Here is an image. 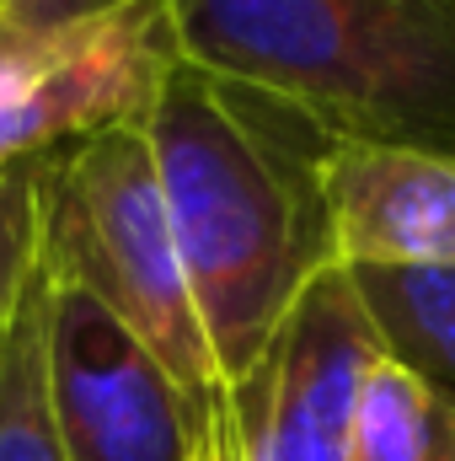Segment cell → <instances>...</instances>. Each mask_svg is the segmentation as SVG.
<instances>
[{
  "label": "cell",
  "instance_id": "cell-14",
  "mask_svg": "<svg viewBox=\"0 0 455 461\" xmlns=\"http://www.w3.org/2000/svg\"><path fill=\"white\" fill-rule=\"evenodd\" d=\"M0 339H5V328H0Z\"/></svg>",
  "mask_w": 455,
  "mask_h": 461
},
{
  "label": "cell",
  "instance_id": "cell-11",
  "mask_svg": "<svg viewBox=\"0 0 455 461\" xmlns=\"http://www.w3.org/2000/svg\"><path fill=\"white\" fill-rule=\"evenodd\" d=\"M38 183H43V156L0 167V328L11 322L22 285L38 263Z\"/></svg>",
  "mask_w": 455,
  "mask_h": 461
},
{
  "label": "cell",
  "instance_id": "cell-13",
  "mask_svg": "<svg viewBox=\"0 0 455 461\" xmlns=\"http://www.w3.org/2000/svg\"><path fill=\"white\" fill-rule=\"evenodd\" d=\"M118 5H129V0H0V27L43 32V27H65V22H81V16L118 11Z\"/></svg>",
  "mask_w": 455,
  "mask_h": 461
},
{
  "label": "cell",
  "instance_id": "cell-8",
  "mask_svg": "<svg viewBox=\"0 0 455 461\" xmlns=\"http://www.w3.org/2000/svg\"><path fill=\"white\" fill-rule=\"evenodd\" d=\"M353 461H455V386L380 354L359 381Z\"/></svg>",
  "mask_w": 455,
  "mask_h": 461
},
{
  "label": "cell",
  "instance_id": "cell-2",
  "mask_svg": "<svg viewBox=\"0 0 455 461\" xmlns=\"http://www.w3.org/2000/svg\"><path fill=\"white\" fill-rule=\"evenodd\" d=\"M177 59L333 140L455 156V0H161Z\"/></svg>",
  "mask_w": 455,
  "mask_h": 461
},
{
  "label": "cell",
  "instance_id": "cell-10",
  "mask_svg": "<svg viewBox=\"0 0 455 461\" xmlns=\"http://www.w3.org/2000/svg\"><path fill=\"white\" fill-rule=\"evenodd\" d=\"M43 328H49V274L43 263H32L0 339V461H65L49 413Z\"/></svg>",
  "mask_w": 455,
  "mask_h": 461
},
{
  "label": "cell",
  "instance_id": "cell-9",
  "mask_svg": "<svg viewBox=\"0 0 455 461\" xmlns=\"http://www.w3.org/2000/svg\"><path fill=\"white\" fill-rule=\"evenodd\" d=\"M391 359L455 386V268H348Z\"/></svg>",
  "mask_w": 455,
  "mask_h": 461
},
{
  "label": "cell",
  "instance_id": "cell-12",
  "mask_svg": "<svg viewBox=\"0 0 455 461\" xmlns=\"http://www.w3.org/2000/svg\"><path fill=\"white\" fill-rule=\"evenodd\" d=\"M193 461H246V429L230 386H220L193 419Z\"/></svg>",
  "mask_w": 455,
  "mask_h": 461
},
{
  "label": "cell",
  "instance_id": "cell-6",
  "mask_svg": "<svg viewBox=\"0 0 455 461\" xmlns=\"http://www.w3.org/2000/svg\"><path fill=\"white\" fill-rule=\"evenodd\" d=\"M386 354L348 268H322L257 365L230 386L246 461H353V402L364 370Z\"/></svg>",
  "mask_w": 455,
  "mask_h": 461
},
{
  "label": "cell",
  "instance_id": "cell-3",
  "mask_svg": "<svg viewBox=\"0 0 455 461\" xmlns=\"http://www.w3.org/2000/svg\"><path fill=\"white\" fill-rule=\"evenodd\" d=\"M38 263L54 279H70L92 301H103L161 359L193 419L226 386L193 306V285L139 123L86 134L43 156Z\"/></svg>",
  "mask_w": 455,
  "mask_h": 461
},
{
  "label": "cell",
  "instance_id": "cell-4",
  "mask_svg": "<svg viewBox=\"0 0 455 461\" xmlns=\"http://www.w3.org/2000/svg\"><path fill=\"white\" fill-rule=\"evenodd\" d=\"M172 59L161 0H129L43 32L0 27V167L139 123Z\"/></svg>",
  "mask_w": 455,
  "mask_h": 461
},
{
  "label": "cell",
  "instance_id": "cell-7",
  "mask_svg": "<svg viewBox=\"0 0 455 461\" xmlns=\"http://www.w3.org/2000/svg\"><path fill=\"white\" fill-rule=\"evenodd\" d=\"M322 199L338 268H455V156L333 140Z\"/></svg>",
  "mask_w": 455,
  "mask_h": 461
},
{
  "label": "cell",
  "instance_id": "cell-5",
  "mask_svg": "<svg viewBox=\"0 0 455 461\" xmlns=\"http://www.w3.org/2000/svg\"><path fill=\"white\" fill-rule=\"evenodd\" d=\"M43 365L65 461H193V408L177 381L103 301L54 274Z\"/></svg>",
  "mask_w": 455,
  "mask_h": 461
},
{
  "label": "cell",
  "instance_id": "cell-1",
  "mask_svg": "<svg viewBox=\"0 0 455 461\" xmlns=\"http://www.w3.org/2000/svg\"><path fill=\"white\" fill-rule=\"evenodd\" d=\"M210 354L236 386L300 290L333 268L322 161L333 134L300 108L172 59L139 118Z\"/></svg>",
  "mask_w": 455,
  "mask_h": 461
}]
</instances>
